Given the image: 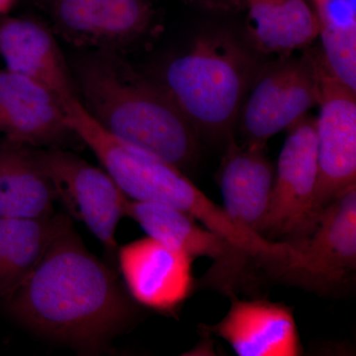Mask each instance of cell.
Listing matches in <instances>:
<instances>
[{
    "label": "cell",
    "mask_w": 356,
    "mask_h": 356,
    "mask_svg": "<svg viewBox=\"0 0 356 356\" xmlns=\"http://www.w3.org/2000/svg\"><path fill=\"white\" fill-rule=\"evenodd\" d=\"M6 299L13 315L27 327L79 346L102 343L133 313L116 275L88 252L72 225Z\"/></svg>",
    "instance_id": "6da1fadb"
},
{
    "label": "cell",
    "mask_w": 356,
    "mask_h": 356,
    "mask_svg": "<svg viewBox=\"0 0 356 356\" xmlns=\"http://www.w3.org/2000/svg\"><path fill=\"white\" fill-rule=\"evenodd\" d=\"M77 79L84 109L117 140L179 170L197 158L198 134L168 91L112 51L81 60Z\"/></svg>",
    "instance_id": "7a4b0ae2"
},
{
    "label": "cell",
    "mask_w": 356,
    "mask_h": 356,
    "mask_svg": "<svg viewBox=\"0 0 356 356\" xmlns=\"http://www.w3.org/2000/svg\"><path fill=\"white\" fill-rule=\"evenodd\" d=\"M254 74V60L233 37L210 33L168 65L161 86L197 134L229 140Z\"/></svg>",
    "instance_id": "3957f363"
},
{
    "label": "cell",
    "mask_w": 356,
    "mask_h": 356,
    "mask_svg": "<svg viewBox=\"0 0 356 356\" xmlns=\"http://www.w3.org/2000/svg\"><path fill=\"white\" fill-rule=\"evenodd\" d=\"M316 120L306 115L288 129L274 170L270 199L259 231V236L271 242L292 243L305 238L320 216L316 206Z\"/></svg>",
    "instance_id": "277c9868"
},
{
    "label": "cell",
    "mask_w": 356,
    "mask_h": 356,
    "mask_svg": "<svg viewBox=\"0 0 356 356\" xmlns=\"http://www.w3.org/2000/svg\"><path fill=\"white\" fill-rule=\"evenodd\" d=\"M316 55L286 58L267 67L243 100L238 121L247 147H266L267 140L288 130L318 105Z\"/></svg>",
    "instance_id": "5b68a950"
},
{
    "label": "cell",
    "mask_w": 356,
    "mask_h": 356,
    "mask_svg": "<svg viewBox=\"0 0 356 356\" xmlns=\"http://www.w3.org/2000/svg\"><path fill=\"white\" fill-rule=\"evenodd\" d=\"M320 116L316 120L318 178L316 206L322 213L356 185V91L341 83L316 55Z\"/></svg>",
    "instance_id": "8992f818"
},
{
    "label": "cell",
    "mask_w": 356,
    "mask_h": 356,
    "mask_svg": "<svg viewBox=\"0 0 356 356\" xmlns=\"http://www.w3.org/2000/svg\"><path fill=\"white\" fill-rule=\"evenodd\" d=\"M35 153L53 185L56 199L104 247L116 250V229L126 216L129 199L108 173L56 147Z\"/></svg>",
    "instance_id": "52a82bcc"
},
{
    "label": "cell",
    "mask_w": 356,
    "mask_h": 356,
    "mask_svg": "<svg viewBox=\"0 0 356 356\" xmlns=\"http://www.w3.org/2000/svg\"><path fill=\"white\" fill-rule=\"evenodd\" d=\"M126 216L135 220L147 236L184 252L192 261L198 257L212 259L213 267L206 275V282L219 287L229 297L242 284L250 264L255 266L226 238L172 206L128 200Z\"/></svg>",
    "instance_id": "ba28073f"
},
{
    "label": "cell",
    "mask_w": 356,
    "mask_h": 356,
    "mask_svg": "<svg viewBox=\"0 0 356 356\" xmlns=\"http://www.w3.org/2000/svg\"><path fill=\"white\" fill-rule=\"evenodd\" d=\"M289 243L300 259L288 282L320 292L343 286L356 268V185L323 210L308 236Z\"/></svg>",
    "instance_id": "9c48e42d"
},
{
    "label": "cell",
    "mask_w": 356,
    "mask_h": 356,
    "mask_svg": "<svg viewBox=\"0 0 356 356\" xmlns=\"http://www.w3.org/2000/svg\"><path fill=\"white\" fill-rule=\"evenodd\" d=\"M193 261L149 236L119 250V264L129 292L140 305L159 312L175 311L191 296Z\"/></svg>",
    "instance_id": "30bf717a"
},
{
    "label": "cell",
    "mask_w": 356,
    "mask_h": 356,
    "mask_svg": "<svg viewBox=\"0 0 356 356\" xmlns=\"http://www.w3.org/2000/svg\"><path fill=\"white\" fill-rule=\"evenodd\" d=\"M51 15L70 43L110 50L145 34L152 13L146 0H55Z\"/></svg>",
    "instance_id": "8fae6325"
},
{
    "label": "cell",
    "mask_w": 356,
    "mask_h": 356,
    "mask_svg": "<svg viewBox=\"0 0 356 356\" xmlns=\"http://www.w3.org/2000/svg\"><path fill=\"white\" fill-rule=\"evenodd\" d=\"M209 330L238 356L303 355L293 308L284 303L232 296L228 313Z\"/></svg>",
    "instance_id": "7c38bea8"
},
{
    "label": "cell",
    "mask_w": 356,
    "mask_h": 356,
    "mask_svg": "<svg viewBox=\"0 0 356 356\" xmlns=\"http://www.w3.org/2000/svg\"><path fill=\"white\" fill-rule=\"evenodd\" d=\"M0 123L8 140L22 145L54 146L76 137L50 90L7 70H0Z\"/></svg>",
    "instance_id": "4fadbf2b"
},
{
    "label": "cell",
    "mask_w": 356,
    "mask_h": 356,
    "mask_svg": "<svg viewBox=\"0 0 356 356\" xmlns=\"http://www.w3.org/2000/svg\"><path fill=\"white\" fill-rule=\"evenodd\" d=\"M0 57L7 70L41 84L60 104L79 98L55 37L40 23L3 21L0 24Z\"/></svg>",
    "instance_id": "5bb4252c"
},
{
    "label": "cell",
    "mask_w": 356,
    "mask_h": 356,
    "mask_svg": "<svg viewBox=\"0 0 356 356\" xmlns=\"http://www.w3.org/2000/svg\"><path fill=\"white\" fill-rule=\"evenodd\" d=\"M264 149L241 147L231 138L217 177L222 207L234 220L257 234L266 213L274 178L273 166Z\"/></svg>",
    "instance_id": "9a60e30c"
},
{
    "label": "cell",
    "mask_w": 356,
    "mask_h": 356,
    "mask_svg": "<svg viewBox=\"0 0 356 356\" xmlns=\"http://www.w3.org/2000/svg\"><path fill=\"white\" fill-rule=\"evenodd\" d=\"M248 13V37L264 54H289L318 37V23L306 0H235Z\"/></svg>",
    "instance_id": "2e32d148"
},
{
    "label": "cell",
    "mask_w": 356,
    "mask_h": 356,
    "mask_svg": "<svg viewBox=\"0 0 356 356\" xmlns=\"http://www.w3.org/2000/svg\"><path fill=\"white\" fill-rule=\"evenodd\" d=\"M55 200L35 151L10 140L0 144V217L50 216Z\"/></svg>",
    "instance_id": "e0dca14e"
},
{
    "label": "cell",
    "mask_w": 356,
    "mask_h": 356,
    "mask_svg": "<svg viewBox=\"0 0 356 356\" xmlns=\"http://www.w3.org/2000/svg\"><path fill=\"white\" fill-rule=\"evenodd\" d=\"M63 215L0 217V297L8 298L34 271L53 241L70 226Z\"/></svg>",
    "instance_id": "ac0fdd59"
},
{
    "label": "cell",
    "mask_w": 356,
    "mask_h": 356,
    "mask_svg": "<svg viewBox=\"0 0 356 356\" xmlns=\"http://www.w3.org/2000/svg\"><path fill=\"white\" fill-rule=\"evenodd\" d=\"M311 3L325 65L356 91V0H311Z\"/></svg>",
    "instance_id": "d6986e66"
},
{
    "label": "cell",
    "mask_w": 356,
    "mask_h": 356,
    "mask_svg": "<svg viewBox=\"0 0 356 356\" xmlns=\"http://www.w3.org/2000/svg\"><path fill=\"white\" fill-rule=\"evenodd\" d=\"M15 0H0V14L6 13L13 6Z\"/></svg>",
    "instance_id": "ffe728a7"
},
{
    "label": "cell",
    "mask_w": 356,
    "mask_h": 356,
    "mask_svg": "<svg viewBox=\"0 0 356 356\" xmlns=\"http://www.w3.org/2000/svg\"><path fill=\"white\" fill-rule=\"evenodd\" d=\"M198 1L206 2V3H218V2L221 1V0H198ZM228 1L235 6V0H228Z\"/></svg>",
    "instance_id": "44dd1931"
},
{
    "label": "cell",
    "mask_w": 356,
    "mask_h": 356,
    "mask_svg": "<svg viewBox=\"0 0 356 356\" xmlns=\"http://www.w3.org/2000/svg\"><path fill=\"white\" fill-rule=\"evenodd\" d=\"M0 131H2L1 123H0Z\"/></svg>",
    "instance_id": "7402d4cb"
}]
</instances>
